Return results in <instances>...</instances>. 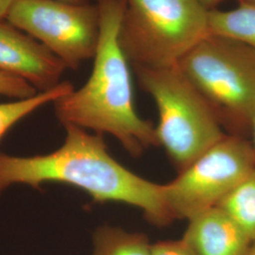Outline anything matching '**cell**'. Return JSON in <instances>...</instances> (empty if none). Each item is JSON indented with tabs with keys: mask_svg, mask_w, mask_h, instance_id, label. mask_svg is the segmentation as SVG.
Wrapping results in <instances>:
<instances>
[{
	"mask_svg": "<svg viewBox=\"0 0 255 255\" xmlns=\"http://www.w3.org/2000/svg\"><path fill=\"white\" fill-rule=\"evenodd\" d=\"M92 255H151L152 244L139 233H129L122 229L102 226L97 229Z\"/></svg>",
	"mask_w": 255,
	"mask_h": 255,
	"instance_id": "8fae6325",
	"label": "cell"
},
{
	"mask_svg": "<svg viewBox=\"0 0 255 255\" xmlns=\"http://www.w3.org/2000/svg\"><path fill=\"white\" fill-rule=\"evenodd\" d=\"M177 66L223 129L232 135L250 133L255 116V49L228 37L209 34Z\"/></svg>",
	"mask_w": 255,
	"mask_h": 255,
	"instance_id": "3957f363",
	"label": "cell"
},
{
	"mask_svg": "<svg viewBox=\"0 0 255 255\" xmlns=\"http://www.w3.org/2000/svg\"><path fill=\"white\" fill-rule=\"evenodd\" d=\"M210 34L228 37L255 50V4L239 3L230 10H209Z\"/></svg>",
	"mask_w": 255,
	"mask_h": 255,
	"instance_id": "30bf717a",
	"label": "cell"
},
{
	"mask_svg": "<svg viewBox=\"0 0 255 255\" xmlns=\"http://www.w3.org/2000/svg\"><path fill=\"white\" fill-rule=\"evenodd\" d=\"M59 1L69 2V3H75V4H85V3H90V1H89V0H59Z\"/></svg>",
	"mask_w": 255,
	"mask_h": 255,
	"instance_id": "d6986e66",
	"label": "cell"
},
{
	"mask_svg": "<svg viewBox=\"0 0 255 255\" xmlns=\"http://www.w3.org/2000/svg\"><path fill=\"white\" fill-rule=\"evenodd\" d=\"M66 65L46 46L0 19V71L30 83L38 92L59 83Z\"/></svg>",
	"mask_w": 255,
	"mask_h": 255,
	"instance_id": "ba28073f",
	"label": "cell"
},
{
	"mask_svg": "<svg viewBox=\"0 0 255 255\" xmlns=\"http://www.w3.org/2000/svg\"><path fill=\"white\" fill-rule=\"evenodd\" d=\"M36 89L18 77L0 71V97L23 100L36 95Z\"/></svg>",
	"mask_w": 255,
	"mask_h": 255,
	"instance_id": "5bb4252c",
	"label": "cell"
},
{
	"mask_svg": "<svg viewBox=\"0 0 255 255\" xmlns=\"http://www.w3.org/2000/svg\"><path fill=\"white\" fill-rule=\"evenodd\" d=\"M6 20L77 69L94 58L100 37V13L95 3L59 0H14Z\"/></svg>",
	"mask_w": 255,
	"mask_h": 255,
	"instance_id": "52a82bcc",
	"label": "cell"
},
{
	"mask_svg": "<svg viewBox=\"0 0 255 255\" xmlns=\"http://www.w3.org/2000/svg\"><path fill=\"white\" fill-rule=\"evenodd\" d=\"M201 4L207 9H216V7L220 4L221 2H223L224 0H199Z\"/></svg>",
	"mask_w": 255,
	"mask_h": 255,
	"instance_id": "e0dca14e",
	"label": "cell"
},
{
	"mask_svg": "<svg viewBox=\"0 0 255 255\" xmlns=\"http://www.w3.org/2000/svg\"><path fill=\"white\" fill-rule=\"evenodd\" d=\"M188 221L182 240L196 255H247L254 243L219 206Z\"/></svg>",
	"mask_w": 255,
	"mask_h": 255,
	"instance_id": "9c48e42d",
	"label": "cell"
},
{
	"mask_svg": "<svg viewBox=\"0 0 255 255\" xmlns=\"http://www.w3.org/2000/svg\"><path fill=\"white\" fill-rule=\"evenodd\" d=\"M255 169L252 142L227 134L164 184L165 205L173 220H189L218 206Z\"/></svg>",
	"mask_w": 255,
	"mask_h": 255,
	"instance_id": "8992f818",
	"label": "cell"
},
{
	"mask_svg": "<svg viewBox=\"0 0 255 255\" xmlns=\"http://www.w3.org/2000/svg\"><path fill=\"white\" fill-rule=\"evenodd\" d=\"M14 0H0V19H6Z\"/></svg>",
	"mask_w": 255,
	"mask_h": 255,
	"instance_id": "2e32d148",
	"label": "cell"
},
{
	"mask_svg": "<svg viewBox=\"0 0 255 255\" xmlns=\"http://www.w3.org/2000/svg\"><path fill=\"white\" fill-rule=\"evenodd\" d=\"M100 13V37L91 75L78 90L54 102L64 125L116 137L132 156L159 146L152 123L135 110L129 62L119 43L126 0H94Z\"/></svg>",
	"mask_w": 255,
	"mask_h": 255,
	"instance_id": "7a4b0ae2",
	"label": "cell"
},
{
	"mask_svg": "<svg viewBox=\"0 0 255 255\" xmlns=\"http://www.w3.org/2000/svg\"><path fill=\"white\" fill-rule=\"evenodd\" d=\"M133 68L157 107L158 145L164 147L179 172L227 135L207 102L178 66Z\"/></svg>",
	"mask_w": 255,
	"mask_h": 255,
	"instance_id": "5b68a950",
	"label": "cell"
},
{
	"mask_svg": "<svg viewBox=\"0 0 255 255\" xmlns=\"http://www.w3.org/2000/svg\"><path fill=\"white\" fill-rule=\"evenodd\" d=\"M239 3H250V4H255V0H238Z\"/></svg>",
	"mask_w": 255,
	"mask_h": 255,
	"instance_id": "44dd1931",
	"label": "cell"
},
{
	"mask_svg": "<svg viewBox=\"0 0 255 255\" xmlns=\"http://www.w3.org/2000/svg\"><path fill=\"white\" fill-rule=\"evenodd\" d=\"M250 134L252 136V144L254 146V149L255 151V116L254 119H253V122H252V125H251V130H250Z\"/></svg>",
	"mask_w": 255,
	"mask_h": 255,
	"instance_id": "ac0fdd59",
	"label": "cell"
},
{
	"mask_svg": "<svg viewBox=\"0 0 255 255\" xmlns=\"http://www.w3.org/2000/svg\"><path fill=\"white\" fill-rule=\"evenodd\" d=\"M64 128V144L51 153L19 157L0 152V197L12 184L40 189L43 183L60 182L82 189L97 202L136 207L157 226L173 221L164 202V184L147 181L119 163L101 133L73 125Z\"/></svg>",
	"mask_w": 255,
	"mask_h": 255,
	"instance_id": "6da1fadb",
	"label": "cell"
},
{
	"mask_svg": "<svg viewBox=\"0 0 255 255\" xmlns=\"http://www.w3.org/2000/svg\"><path fill=\"white\" fill-rule=\"evenodd\" d=\"M151 255H196L182 239L177 241H162L152 244Z\"/></svg>",
	"mask_w": 255,
	"mask_h": 255,
	"instance_id": "9a60e30c",
	"label": "cell"
},
{
	"mask_svg": "<svg viewBox=\"0 0 255 255\" xmlns=\"http://www.w3.org/2000/svg\"><path fill=\"white\" fill-rule=\"evenodd\" d=\"M218 206L255 242V169L230 192Z\"/></svg>",
	"mask_w": 255,
	"mask_h": 255,
	"instance_id": "7c38bea8",
	"label": "cell"
},
{
	"mask_svg": "<svg viewBox=\"0 0 255 255\" xmlns=\"http://www.w3.org/2000/svg\"><path fill=\"white\" fill-rule=\"evenodd\" d=\"M208 16L199 0H126L119 43L133 67L177 66L209 35Z\"/></svg>",
	"mask_w": 255,
	"mask_h": 255,
	"instance_id": "277c9868",
	"label": "cell"
},
{
	"mask_svg": "<svg viewBox=\"0 0 255 255\" xmlns=\"http://www.w3.org/2000/svg\"><path fill=\"white\" fill-rule=\"evenodd\" d=\"M247 255H255V242L253 243V245L251 247V249H250V251H249Z\"/></svg>",
	"mask_w": 255,
	"mask_h": 255,
	"instance_id": "ffe728a7",
	"label": "cell"
},
{
	"mask_svg": "<svg viewBox=\"0 0 255 255\" xmlns=\"http://www.w3.org/2000/svg\"><path fill=\"white\" fill-rule=\"evenodd\" d=\"M74 90L69 82H62L47 91L38 92L33 97L0 103V139L21 119L49 102L58 101Z\"/></svg>",
	"mask_w": 255,
	"mask_h": 255,
	"instance_id": "4fadbf2b",
	"label": "cell"
}]
</instances>
